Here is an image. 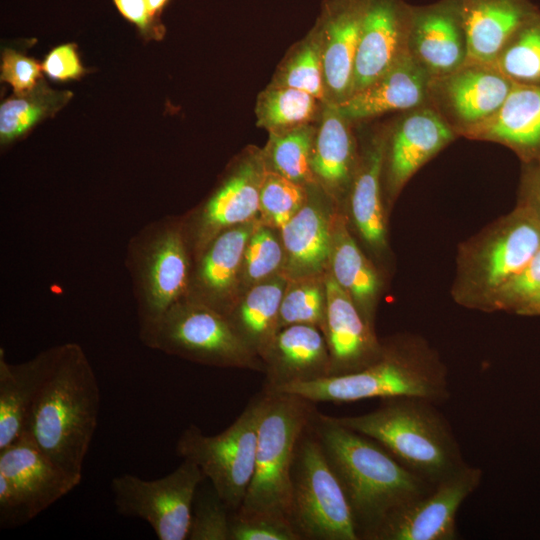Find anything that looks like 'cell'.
I'll list each match as a JSON object with an SVG mask.
<instances>
[{
    "label": "cell",
    "mask_w": 540,
    "mask_h": 540,
    "mask_svg": "<svg viewBox=\"0 0 540 540\" xmlns=\"http://www.w3.org/2000/svg\"><path fill=\"white\" fill-rule=\"evenodd\" d=\"M99 411V384L83 348L75 342L51 347L24 434L65 472L82 480Z\"/></svg>",
    "instance_id": "6da1fadb"
},
{
    "label": "cell",
    "mask_w": 540,
    "mask_h": 540,
    "mask_svg": "<svg viewBox=\"0 0 540 540\" xmlns=\"http://www.w3.org/2000/svg\"><path fill=\"white\" fill-rule=\"evenodd\" d=\"M312 425L345 493L359 539L367 540L391 512L434 487L378 442L335 422L331 416L314 413Z\"/></svg>",
    "instance_id": "7a4b0ae2"
},
{
    "label": "cell",
    "mask_w": 540,
    "mask_h": 540,
    "mask_svg": "<svg viewBox=\"0 0 540 540\" xmlns=\"http://www.w3.org/2000/svg\"><path fill=\"white\" fill-rule=\"evenodd\" d=\"M377 409L332 419L383 446L403 466L435 485L466 464L449 421L418 397L381 399Z\"/></svg>",
    "instance_id": "3957f363"
},
{
    "label": "cell",
    "mask_w": 540,
    "mask_h": 540,
    "mask_svg": "<svg viewBox=\"0 0 540 540\" xmlns=\"http://www.w3.org/2000/svg\"><path fill=\"white\" fill-rule=\"evenodd\" d=\"M265 391L295 394L312 403L407 396L438 405L451 396L446 367L416 340L383 345L379 358L358 372L286 384Z\"/></svg>",
    "instance_id": "277c9868"
},
{
    "label": "cell",
    "mask_w": 540,
    "mask_h": 540,
    "mask_svg": "<svg viewBox=\"0 0 540 540\" xmlns=\"http://www.w3.org/2000/svg\"><path fill=\"white\" fill-rule=\"evenodd\" d=\"M125 266L143 342L168 309L189 293L194 256L183 221L165 217L142 227L128 242Z\"/></svg>",
    "instance_id": "5b68a950"
},
{
    "label": "cell",
    "mask_w": 540,
    "mask_h": 540,
    "mask_svg": "<svg viewBox=\"0 0 540 540\" xmlns=\"http://www.w3.org/2000/svg\"><path fill=\"white\" fill-rule=\"evenodd\" d=\"M263 391L254 475L236 511L288 518L294 453L313 418L312 402L295 394Z\"/></svg>",
    "instance_id": "8992f818"
},
{
    "label": "cell",
    "mask_w": 540,
    "mask_h": 540,
    "mask_svg": "<svg viewBox=\"0 0 540 540\" xmlns=\"http://www.w3.org/2000/svg\"><path fill=\"white\" fill-rule=\"evenodd\" d=\"M288 518L302 540H360L351 508L312 420L294 453Z\"/></svg>",
    "instance_id": "52a82bcc"
},
{
    "label": "cell",
    "mask_w": 540,
    "mask_h": 540,
    "mask_svg": "<svg viewBox=\"0 0 540 540\" xmlns=\"http://www.w3.org/2000/svg\"><path fill=\"white\" fill-rule=\"evenodd\" d=\"M264 400L262 391L219 434L205 435L192 424L177 440L178 456L201 469L231 512L242 505L254 475L258 425Z\"/></svg>",
    "instance_id": "ba28073f"
},
{
    "label": "cell",
    "mask_w": 540,
    "mask_h": 540,
    "mask_svg": "<svg viewBox=\"0 0 540 540\" xmlns=\"http://www.w3.org/2000/svg\"><path fill=\"white\" fill-rule=\"evenodd\" d=\"M142 343L205 365L265 371L262 359L248 348L224 314L188 298L168 309Z\"/></svg>",
    "instance_id": "9c48e42d"
},
{
    "label": "cell",
    "mask_w": 540,
    "mask_h": 540,
    "mask_svg": "<svg viewBox=\"0 0 540 540\" xmlns=\"http://www.w3.org/2000/svg\"><path fill=\"white\" fill-rule=\"evenodd\" d=\"M204 479L201 469L185 459L158 479L122 474L111 481L114 505L119 514L146 521L159 540H185L195 494Z\"/></svg>",
    "instance_id": "30bf717a"
},
{
    "label": "cell",
    "mask_w": 540,
    "mask_h": 540,
    "mask_svg": "<svg viewBox=\"0 0 540 540\" xmlns=\"http://www.w3.org/2000/svg\"><path fill=\"white\" fill-rule=\"evenodd\" d=\"M483 470L468 463L434 485L432 490L391 512L367 540H455L456 516L463 502L480 486Z\"/></svg>",
    "instance_id": "8fae6325"
},
{
    "label": "cell",
    "mask_w": 540,
    "mask_h": 540,
    "mask_svg": "<svg viewBox=\"0 0 540 540\" xmlns=\"http://www.w3.org/2000/svg\"><path fill=\"white\" fill-rule=\"evenodd\" d=\"M514 85L493 65L467 61L430 79L428 106L458 137L465 136L500 109Z\"/></svg>",
    "instance_id": "7c38bea8"
},
{
    "label": "cell",
    "mask_w": 540,
    "mask_h": 540,
    "mask_svg": "<svg viewBox=\"0 0 540 540\" xmlns=\"http://www.w3.org/2000/svg\"><path fill=\"white\" fill-rule=\"evenodd\" d=\"M264 170L262 151L254 149L190 218L182 220L194 260L222 231L257 219Z\"/></svg>",
    "instance_id": "4fadbf2b"
},
{
    "label": "cell",
    "mask_w": 540,
    "mask_h": 540,
    "mask_svg": "<svg viewBox=\"0 0 540 540\" xmlns=\"http://www.w3.org/2000/svg\"><path fill=\"white\" fill-rule=\"evenodd\" d=\"M458 136L428 105L399 113L388 124L384 171L395 196L427 161Z\"/></svg>",
    "instance_id": "5bb4252c"
},
{
    "label": "cell",
    "mask_w": 540,
    "mask_h": 540,
    "mask_svg": "<svg viewBox=\"0 0 540 540\" xmlns=\"http://www.w3.org/2000/svg\"><path fill=\"white\" fill-rule=\"evenodd\" d=\"M412 9L401 0H367L352 94L373 83L408 53Z\"/></svg>",
    "instance_id": "9a60e30c"
},
{
    "label": "cell",
    "mask_w": 540,
    "mask_h": 540,
    "mask_svg": "<svg viewBox=\"0 0 540 540\" xmlns=\"http://www.w3.org/2000/svg\"><path fill=\"white\" fill-rule=\"evenodd\" d=\"M259 220L219 233L196 257L186 298L226 315L237 301L236 293L248 240Z\"/></svg>",
    "instance_id": "2e32d148"
},
{
    "label": "cell",
    "mask_w": 540,
    "mask_h": 540,
    "mask_svg": "<svg viewBox=\"0 0 540 540\" xmlns=\"http://www.w3.org/2000/svg\"><path fill=\"white\" fill-rule=\"evenodd\" d=\"M539 250L540 219L519 205L477 252L472 263L473 284L485 294L493 296Z\"/></svg>",
    "instance_id": "e0dca14e"
},
{
    "label": "cell",
    "mask_w": 540,
    "mask_h": 540,
    "mask_svg": "<svg viewBox=\"0 0 540 540\" xmlns=\"http://www.w3.org/2000/svg\"><path fill=\"white\" fill-rule=\"evenodd\" d=\"M366 3L367 0H327L314 26L321 44L328 103L338 104L352 94Z\"/></svg>",
    "instance_id": "ac0fdd59"
},
{
    "label": "cell",
    "mask_w": 540,
    "mask_h": 540,
    "mask_svg": "<svg viewBox=\"0 0 540 540\" xmlns=\"http://www.w3.org/2000/svg\"><path fill=\"white\" fill-rule=\"evenodd\" d=\"M327 341L330 376L358 372L381 355L382 345L373 328L365 321L352 297L336 282L329 270L325 273Z\"/></svg>",
    "instance_id": "d6986e66"
},
{
    "label": "cell",
    "mask_w": 540,
    "mask_h": 540,
    "mask_svg": "<svg viewBox=\"0 0 540 540\" xmlns=\"http://www.w3.org/2000/svg\"><path fill=\"white\" fill-rule=\"evenodd\" d=\"M408 52L431 78L467 62L466 34L452 0L412 9Z\"/></svg>",
    "instance_id": "ffe728a7"
},
{
    "label": "cell",
    "mask_w": 540,
    "mask_h": 540,
    "mask_svg": "<svg viewBox=\"0 0 540 540\" xmlns=\"http://www.w3.org/2000/svg\"><path fill=\"white\" fill-rule=\"evenodd\" d=\"M430 79L408 52L373 83L336 105L355 124L409 111L428 105Z\"/></svg>",
    "instance_id": "44dd1931"
},
{
    "label": "cell",
    "mask_w": 540,
    "mask_h": 540,
    "mask_svg": "<svg viewBox=\"0 0 540 540\" xmlns=\"http://www.w3.org/2000/svg\"><path fill=\"white\" fill-rule=\"evenodd\" d=\"M0 474L15 486L32 519L81 482L55 464L26 434L0 450Z\"/></svg>",
    "instance_id": "7402d4cb"
},
{
    "label": "cell",
    "mask_w": 540,
    "mask_h": 540,
    "mask_svg": "<svg viewBox=\"0 0 540 540\" xmlns=\"http://www.w3.org/2000/svg\"><path fill=\"white\" fill-rule=\"evenodd\" d=\"M263 362L267 375L264 390L330 376L331 358L325 335L310 324L280 329Z\"/></svg>",
    "instance_id": "603a6c76"
},
{
    "label": "cell",
    "mask_w": 540,
    "mask_h": 540,
    "mask_svg": "<svg viewBox=\"0 0 540 540\" xmlns=\"http://www.w3.org/2000/svg\"><path fill=\"white\" fill-rule=\"evenodd\" d=\"M468 44L469 62L492 64L512 35L540 11L529 0H452Z\"/></svg>",
    "instance_id": "cb8c5ba5"
},
{
    "label": "cell",
    "mask_w": 540,
    "mask_h": 540,
    "mask_svg": "<svg viewBox=\"0 0 540 540\" xmlns=\"http://www.w3.org/2000/svg\"><path fill=\"white\" fill-rule=\"evenodd\" d=\"M319 184L309 186L303 207L280 229L284 251L281 274L287 279L325 273L331 250V216L316 195Z\"/></svg>",
    "instance_id": "d4e9b609"
},
{
    "label": "cell",
    "mask_w": 540,
    "mask_h": 540,
    "mask_svg": "<svg viewBox=\"0 0 540 540\" xmlns=\"http://www.w3.org/2000/svg\"><path fill=\"white\" fill-rule=\"evenodd\" d=\"M464 137L502 144L525 165H540V86L515 84L500 109Z\"/></svg>",
    "instance_id": "484cf974"
},
{
    "label": "cell",
    "mask_w": 540,
    "mask_h": 540,
    "mask_svg": "<svg viewBox=\"0 0 540 540\" xmlns=\"http://www.w3.org/2000/svg\"><path fill=\"white\" fill-rule=\"evenodd\" d=\"M355 123L335 103L322 111L311 152V169L317 183L333 199L350 190L359 159Z\"/></svg>",
    "instance_id": "4316f807"
},
{
    "label": "cell",
    "mask_w": 540,
    "mask_h": 540,
    "mask_svg": "<svg viewBox=\"0 0 540 540\" xmlns=\"http://www.w3.org/2000/svg\"><path fill=\"white\" fill-rule=\"evenodd\" d=\"M388 124H381L363 139L356 172L350 187L354 223L372 247L385 245L386 226L381 197Z\"/></svg>",
    "instance_id": "83f0119b"
},
{
    "label": "cell",
    "mask_w": 540,
    "mask_h": 540,
    "mask_svg": "<svg viewBox=\"0 0 540 540\" xmlns=\"http://www.w3.org/2000/svg\"><path fill=\"white\" fill-rule=\"evenodd\" d=\"M51 348L19 364L8 363L0 349V450L26 430L30 410L47 372Z\"/></svg>",
    "instance_id": "f1b7e54d"
},
{
    "label": "cell",
    "mask_w": 540,
    "mask_h": 540,
    "mask_svg": "<svg viewBox=\"0 0 540 540\" xmlns=\"http://www.w3.org/2000/svg\"><path fill=\"white\" fill-rule=\"evenodd\" d=\"M287 278L281 273L248 288L225 315L248 348L266 356L278 329L280 305Z\"/></svg>",
    "instance_id": "f546056e"
},
{
    "label": "cell",
    "mask_w": 540,
    "mask_h": 540,
    "mask_svg": "<svg viewBox=\"0 0 540 540\" xmlns=\"http://www.w3.org/2000/svg\"><path fill=\"white\" fill-rule=\"evenodd\" d=\"M346 219L331 216V250L328 270L352 297L365 321L373 328V308L379 289L378 276L350 235Z\"/></svg>",
    "instance_id": "4dcf8cb0"
},
{
    "label": "cell",
    "mask_w": 540,
    "mask_h": 540,
    "mask_svg": "<svg viewBox=\"0 0 540 540\" xmlns=\"http://www.w3.org/2000/svg\"><path fill=\"white\" fill-rule=\"evenodd\" d=\"M326 103L311 94L290 87L267 86L257 97V126L279 133L319 122Z\"/></svg>",
    "instance_id": "1f68e13d"
},
{
    "label": "cell",
    "mask_w": 540,
    "mask_h": 540,
    "mask_svg": "<svg viewBox=\"0 0 540 540\" xmlns=\"http://www.w3.org/2000/svg\"><path fill=\"white\" fill-rule=\"evenodd\" d=\"M72 92L51 89L42 79L32 90L14 94L0 106V142L12 143L37 123L55 115L71 99Z\"/></svg>",
    "instance_id": "d6a6232c"
},
{
    "label": "cell",
    "mask_w": 540,
    "mask_h": 540,
    "mask_svg": "<svg viewBox=\"0 0 540 540\" xmlns=\"http://www.w3.org/2000/svg\"><path fill=\"white\" fill-rule=\"evenodd\" d=\"M317 126L307 124L269 133L262 151L265 166L304 186L318 184L311 169V152Z\"/></svg>",
    "instance_id": "836d02e7"
},
{
    "label": "cell",
    "mask_w": 540,
    "mask_h": 540,
    "mask_svg": "<svg viewBox=\"0 0 540 540\" xmlns=\"http://www.w3.org/2000/svg\"><path fill=\"white\" fill-rule=\"evenodd\" d=\"M268 85L302 90L328 103L321 44L314 27L289 49Z\"/></svg>",
    "instance_id": "e575fe53"
},
{
    "label": "cell",
    "mask_w": 540,
    "mask_h": 540,
    "mask_svg": "<svg viewBox=\"0 0 540 540\" xmlns=\"http://www.w3.org/2000/svg\"><path fill=\"white\" fill-rule=\"evenodd\" d=\"M491 65L516 85L540 86V11L512 35Z\"/></svg>",
    "instance_id": "d590c367"
},
{
    "label": "cell",
    "mask_w": 540,
    "mask_h": 540,
    "mask_svg": "<svg viewBox=\"0 0 540 540\" xmlns=\"http://www.w3.org/2000/svg\"><path fill=\"white\" fill-rule=\"evenodd\" d=\"M325 273L287 279L278 317L279 330L292 324H310L324 333L327 305Z\"/></svg>",
    "instance_id": "8d00e7d4"
},
{
    "label": "cell",
    "mask_w": 540,
    "mask_h": 540,
    "mask_svg": "<svg viewBox=\"0 0 540 540\" xmlns=\"http://www.w3.org/2000/svg\"><path fill=\"white\" fill-rule=\"evenodd\" d=\"M308 196L309 186L265 166L259 194V221L280 230L303 207Z\"/></svg>",
    "instance_id": "74e56055"
},
{
    "label": "cell",
    "mask_w": 540,
    "mask_h": 540,
    "mask_svg": "<svg viewBox=\"0 0 540 540\" xmlns=\"http://www.w3.org/2000/svg\"><path fill=\"white\" fill-rule=\"evenodd\" d=\"M274 229L259 223L251 234L244 255L240 288L255 284L279 274L284 263L281 239Z\"/></svg>",
    "instance_id": "f35d334b"
},
{
    "label": "cell",
    "mask_w": 540,
    "mask_h": 540,
    "mask_svg": "<svg viewBox=\"0 0 540 540\" xmlns=\"http://www.w3.org/2000/svg\"><path fill=\"white\" fill-rule=\"evenodd\" d=\"M489 302L496 309L518 315H540V250L517 275L493 294Z\"/></svg>",
    "instance_id": "ab89813d"
},
{
    "label": "cell",
    "mask_w": 540,
    "mask_h": 540,
    "mask_svg": "<svg viewBox=\"0 0 540 540\" xmlns=\"http://www.w3.org/2000/svg\"><path fill=\"white\" fill-rule=\"evenodd\" d=\"M201 484L193 501L188 539L229 540L231 511L212 484L206 489Z\"/></svg>",
    "instance_id": "60d3db41"
},
{
    "label": "cell",
    "mask_w": 540,
    "mask_h": 540,
    "mask_svg": "<svg viewBox=\"0 0 540 540\" xmlns=\"http://www.w3.org/2000/svg\"><path fill=\"white\" fill-rule=\"evenodd\" d=\"M229 540H302L287 517L231 512Z\"/></svg>",
    "instance_id": "b9f144b4"
},
{
    "label": "cell",
    "mask_w": 540,
    "mask_h": 540,
    "mask_svg": "<svg viewBox=\"0 0 540 540\" xmlns=\"http://www.w3.org/2000/svg\"><path fill=\"white\" fill-rule=\"evenodd\" d=\"M40 64L14 49L5 48L1 58V81L10 84L14 94L32 90L41 80Z\"/></svg>",
    "instance_id": "7bdbcfd3"
},
{
    "label": "cell",
    "mask_w": 540,
    "mask_h": 540,
    "mask_svg": "<svg viewBox=\"0 0 540 540\" xmlns=\"http://www.w3.org/2000/svg\"><path fill=\"white\" fill-rule=\"evenodd\" d=\"M41 67L49 78L56 81L75 80L85 72L76 45L72 43L52 49L46 55Z\"/></svg>",
    "instance_id": "ee69618b"
},
{
    "label": "cell",
    "mask_w": 540,
    "mask_h": 540,
    "mask_svg": "<svg viewBox=\"0 0 540 540\" xmlns=\"http://www.w3.org/2000/svg\"><path fill=\"white\" fill-rule=\"evenodd\" d=\"M119 13L132 23L142 37L160 40L165 35V26L160 18L153 16L146 0H112Z\"/></svg>",
    "instance_id": "f6af8a7d"
},
{
    "label": "cell",
    "mask_w": 540,
    "mask_h": 540,
    "mask_svg": "<svg viewBox=\"0 0 540 540\" xmlns=\"http://www.w3.org/2000/svg\"><path fill=\"white\" fill-rule=\"evenodd\" d=\"M32 520L26 504L12 484L0 474V524L1 528H14Z\"/></svg>",
    "instance_id": "bcb514c9"
},
{
    "label": "cell",
    "mask_w": 540,
    "mask_h": 540,
    "mask_svg": "<svg viewBox=\"0 0 540 540\" xmlns=\"http://www.w3.org/2000/svg\"><path fill=\"white\" fill-rule=\"evenodd\" d=\"M520 205L540 219V165H525Z\"/></svg>",
    "instance_id": "7dc6e473"
},
{
    "label": "cell",
    "mask_w": 540,
    "mask_h": 540,
    "mask_svg": "<svg viewBox=\"0 0 540 540\" xmlns=\"http://www.w3.org/2000/svg\"><path fill=\"white\" fill-rule=\"evenodd\" d=\"M151 14L157 18H160V15L165 8L169 0H146Z\"/></svg>",
    "instance_id": "c3c4849f"
}]
</instances>
